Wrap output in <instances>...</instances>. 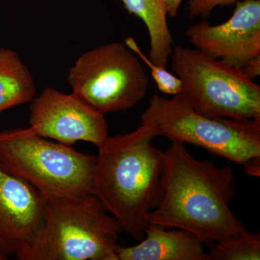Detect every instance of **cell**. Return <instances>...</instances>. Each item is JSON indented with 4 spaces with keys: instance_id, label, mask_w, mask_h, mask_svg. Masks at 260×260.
Segmentation results:
<instances>
[{
    "instance_id": "obj_15",
    "label": "cell",
    "mask_w": 260,
    "mask_h": 260,
    "mask_svg": "<svg viewBox=\"0 0 260 260\" xmlns=\"http://www.w3.org/2000/svg\"><path fill=\"white\" fill-rule=\"evenodd\" d=\"M124 43L128 48L150 68L152 78H153L160 92L167 95H174L180 93L181 83L177 76L168 71L167 68L158 66L150 60L140 49L139 46L133 37L126 38Z\"/></svg>"
},
{
    "instance_id": "obj_14",
    "label": "cell",
    "mask_w": 260,
    "mask_h": 260,
    "mask_svg": "<svg viewBox=\"0 0 260 260\" xmlns=\"http://www.w3.org/2000/svg\"><path fill=\"white\" fill-rule=\"evenodd\" d=\"M208 254V260H259V233L248 232L230 240L215 243Z\"/></svg>"
},
{
    "instance_id": "obj_4",
    "label": "cell",
    "mask_w": 260,
    "mask_h": 260,
    "mask_svg": "<svg viewBox=\"0 0 260 260\" xmlns=\"http://www.w3.org/2000/svg\"><path fill=\"white\" fill-rule=\"evenodd\" d=\"M140 121L155 126L159 136L206 149L242 166L247 175L260 177V119L207 117L177 94L172 99L154 95Z\"/></svg>"
},
{
    "instance_id": "obj_18",
    "label": "cell",
    "mask_w": 260,
    "mask_h": 260,
    "mask_svg": "<svg viewBox=\"0 0 260 260\" xmlns=\"http://www.w3.org/2000/svg\"><path fill=\"white\" fill-rule=\"evenodd\" d=\"M167 5L168 15L171 18H176L179 13L183 0H165Z\"/></svg>"
},
{
    "instance_id": "obj_9",
    "label": "cell",
    "mask_w": 260,
    "mask_h": 260,
    "mask_svg": "<svg viewBox=\"0 0 260 260\" xmlns=\"http://www.w3.org/2000/svg\"><path fill=\"white\" fill-rule=\"evenodd\" d=\"M186 36L205 55L242 70L260 55V0H239L225 23L203 20L186 29Z\"/></svg>"
},
{
    "instance_id": "obj_5",
    "label": "cell",
    "mask_w": 260,
    "mask_h": 260,
    "mask_svg": "<svg viewBox=\"0 0 260 260\" xmlns=\"http://www.w3.org/2000/svg\"><path fill=\"white\" fill-rule=\"evenodd\" d=\"M95 160L96 155L47 140L30 127L0 132V168L44 196L94 194Z\"/></svg>"
},
{
    "instance_id": "obj_6",
    "label": "cell",
    "mask_w": 260,
    "mask_h": 260,
    "mask_svg": "<svg viewBox=\"0 0 260 260\" xmlns=\"http://www.w3.org/2000/svg\"><path fill=\"white\" fill-rule=\"evenodd\" d=\"M172 67L181 80L180 95L207 117L260 119V86L241 69L198 49L173 48Z\"/></svg>"
},
{
    "instance_id": "obj_3",
    "label": "cell",
    "mask_w": 260,
    "mask_h": 260,
    "mask_svg": "<svg viewBox=\"0 0 260 260\" xmlns=\"http://www.w3.org/2000/svg\"><path fill=\"white\" fill-rule=\"evenodd\" d=\"M42 196V226L17 259L118 260L124 231L95 195Z\"/></svg>"
},
{
    "instance_id": "obj_13",
    "label": "cell",
    "mask_w": 260,
    "mask_h": 260,
    "mask_svg": "<svg viewBox=\"0 0 260 260\" xmlns=\"http://www.w3.org/2000/svg\"><path fill=\"white\" fill-rule=\"evenodd\" d=\"M36 93L31 73L18 54L11 49L0 48V114L31 102Z\"/></svg>"
},
{
    "instance_id": "obj_8",
    "label": "cell",
    "mask_w": 260,
    "mask_h": 260,
    "mask_svg": "<svg viewBox=\"0 0 260 260\" xmlns=\"http://www.w3.org/2000/svg\"><path fill=\"white\" fill-rule=\"evenodd\" d=\"M29 107V127L62 144L90 143L99 148L109 137L105 115L73 93L48 87Z\"/></svg>"
},
{
    "instance_id": "obj_17",
    "label": "cell",
    "mask_w": 260,
    "mask_h": 260,
    "mask_svg": "<svg viewBox=\"0 0 260 260\" xmlns=\"http://www.w3.org/2000/svg\"><path fill=\"white\" fill-rule=\"evenodd\" d=\"M242 70L249 79L251 80L256 79L260 75V55L248 61Z\"/></svg>"
},
{
    "instance_id": "obj_2",
    "label": "cell",
    "mask_w": 260,
    "mask_h": 260,
    "mask_svg": "<svg viewBox=\"0 0 260 260\" xmlns=\"http://www.w3.org/2000/svg\"><path fill=\"white\" fill-rule=\"evenodd\" d=\"M155 126L142 124L126 134L109 136L99 148L93 172V194L123 231L143 240L147 215L161 200L164 152L152 140Z\"/></svg>"
},
{
    "instance_id": "obj_12",
    "label": "cell",
    "mask_w": 260,
    "mask_h": 260,
    "mask_svg": "<svg viewBox=\"0 0 260 260\" xmlns=\"http://www.w3.org/2000/svg\"><path fill=\"white\" fill-rule=\"evenodd\" d=\"M131 15L144 23L150 37L149 59L167 68L174 48V41L167 22L165 0H121Z\"/></svg>"
},
{
    "instance_id": "obj_16",
    "label": "cell",
    "mask_w": 260,
    "mask_h": 260,
    "mask_svg": "<svg viewBox=\"0 0 260 260\" xmlns=\"http://www.w3.org/2000/svg\"><path fill=\"white\" fill-rule=\"evenodd\" d=\"M239 0H189L186 11L190 18L207 20L218 7L230 6Z\"/></svg>"
},
{
    "instance_id": "obj_19",
    "label": "cell",
    "mask_w": 260,
    "mask_h": 260,
    "mask_svg": "<svg viewBox=\"0 0 260 260\" xmlns=\"http://www.w3.org/2000/svg\"><path fill=\"white\" fill-rule=\"evenodd\" d=\"M8 259L7 258H5V256H2L1 254H0V260H6Z\"/></svg>"
},
{
    "instance_id": "obj_11",
    "label": "cell",
    "mask_w": 260,
    "mask_h": 260,
    "mask_svg": "<svg viewBox=\"0 0 260 260\" xmlns=\"http://www.w3.org/2000/svg\"><path fill=\"white\" fill-rule=\"evenodd\" d=\"M145 237L136 245L119 246L118 260H208L204 244L184 229L148 224Z\"/></svg>"
},
{
    "instance_id": "obj_10",
    "label": "cell",
    "mask_w": 260,
    "mask_h": 260,
    "mask_svg": "<svg viewBox=\"0 0 260 260\" xmlns=\"http://www.w3.org/2000/svg\"><path fill=\"white\" fill-rule=\"evenodd\" d=\"M44 198L23 179L0 168V254L17 257L42 226Z\"/></svg>"
},
{
    "instance_id": "obj_7",
    "label": "cell",
    "mask_w": 260,
    "mask_h": 260,
    "mask_svg": "<svg viewBox=\"0 0 260 260\" xmlns=\"http://www.w3.org/2000/svg\"><path fill=\"white\" fill-rule=\"evenodd\" d=\"M68 81L72 93L104 115L135 107L149 85L139 57L121 42L84 53L70 68Z\"/></svg>"
},
{
    "instance_id": "obj_1",
    "label": "cell",
    "mask_w": 260,
    "mask_h": 260,
    "mask_svg": "<svg viewBox=\"0 0 260 260\" xmlns=\"http://www.w3.org/2000/svg\"><path fill=\"white\" fill-rule=\"evenodd\" d=\"M164 156L162 198L148 224L188 231L208 247L249 232L229 207L237 194L232 167L198 160L177 142Z\"/></svg>"
}]
</instances>
